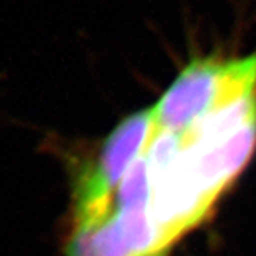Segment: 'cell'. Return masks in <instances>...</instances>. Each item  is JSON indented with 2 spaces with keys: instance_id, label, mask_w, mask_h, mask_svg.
I'll return each instance as SVG.
<instances>
[{
  "instance_id": "cell-3",
  "label": "cell",
  "mask_w": 256,
  "mask_h": 256,
  "mask_svg": "<svg viewBox=\"0 0 256 256\" xmlns=\"http://www.w3.org/2000/svg\"><path fill=\"white\" fill-rule=\"evenodd\" d=\"M154 134L152 107L128 116L112 130L96 160L74 172L72 224L96 222L110 214L114 192Z\"/></svg>"
},
{
  "instance_id": "cell-2",
  "label": "cell",
  "mask_w": 256,
  "mask_h": 256,
  "mask_svg": "<svg viewBox=\"0 0 256 256\" xmlns=\"http://www.w3.org/2000/svg\"><path fill=\"white\" fill-rule=\"evenodd\" d=\"M255 92L256 52L195 57L152 107L156 132L184 134L212 111Z\"/></svg>"
},
{
  "instance_id": "cell-1",
  "label": "cell",
  "mask_w": 256,
  "mask_h": 256,
  "mask_svg": "<svg viewBox=\"0 0 256 256\" xmlns=\"http://www.w3.org/2000/svg\"><path fill=\"white\" fill-rule=\"evenodd\" d=\"M180 162L210 208L256 150V94L226 104L181 134Z\"/></svg>"
},
{
  "instance_id": "cell-4",
  "label": "cell",
  "mask_w": 256,
  "mask_h": 256,
  "mask_svg": "<svg viewBox=\"0 0 256 256\" xmlns=\"http://www.w3.org/2000/svg\"><path fill=\"white\" fill-rule=\"evenodd\" d=\"M150 256H166V250H161V252H156V254H152Z\"/></svg>"
}]
</instances>
